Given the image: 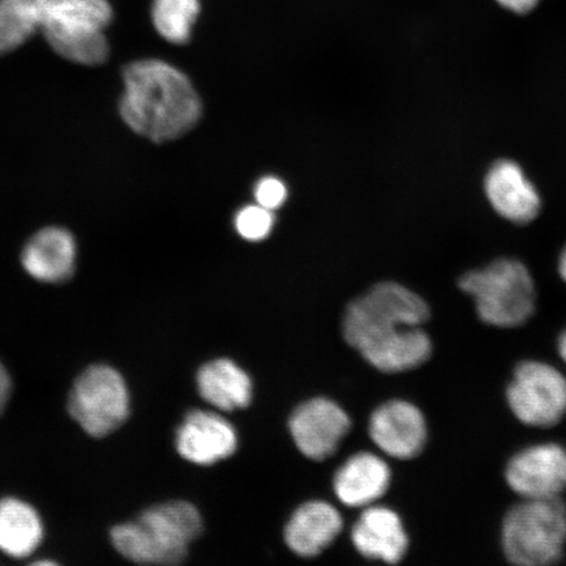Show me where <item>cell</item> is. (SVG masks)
I'll list each match as a JSON object with an SVG mask.
<instances>
[{"label": "cell", "instance_id": "6da1fadb", "mask_svg": "<svg viewBox=\"0 0 566 566\" xmlns=\"http://www.w3.org/2000/svg\"><path fill=\"white\" fill-rule=\"evenodd\" d=\"M429 317L428 303L419 294L400 283L381 282L346 308L345 342L381 373L413 370L433 349L422 329Z\"/></svg>", "mask_w": 566, "mask_h": 566}, {"label": "cell", "instance_id": "7a4b0ae2", "mask_svg": "<svg viewBox=\"0 0 566 566\" xmlns=\"http://www.w3.org/2000/svg\"><path fill=\"white\" fill-rule=\"evenodd\" d=\"M119 115L130 129L154 144L186 136L200 122L202 103L192 82L160 60L132 62L123 71Z\"/></svg>", "mask_w": 566, "mask_h": 566}, {"label": "cell", "instance_id": "3957f363", "mask_svg": "<svg viewBox=\"0 0 566 566\" xmlns=\"http://www.w3.org/2000/svg\"><path fill=\"white\" fill-rule=\"evenodd\" d=\"M202 531V516L195 505L169 501L113 527L111 539L118 554L134 564L180 566Z\"/></svg>", "mask_w": 566, "mask_h": 566}, {"label": "cell", "instance_id": "277c9868", "mask_svg": "<svg viewBox=\"0 0 566 566\" xmlns=\"http://www.w3.org/2000/svg\"><path fill=\"white\" fill-rule=\"evenodd\" d=\"M502 549L514 566H555L566 546L562 499L522 500L502 521Z\"/></svg>", "mask_w": 566, "mask_h": 566}, {"label": "cell", "instance_id": "5b68a950", "mask_svg": "<svg viewBox=\"0 0 566 566\" xmlns=\"http://www.w3.org/2000/svg\"><path fill=\"white\" fill-rule=\"evenodd\" d=\"M459 287L475 301L481 321L493 327H520L535 311L534 280L526 265L515 259H499L467 272Z\"/></svg>", "mask_w": 566, "mask_h": 566}, {"label": "cell", "instance_id": "8992f818", "mask_svg": "<svg viewBox=\"0 0 566 566\" xmlns=\"http://www.w3.org/2000/svg\"><path fill=\"white\" fill-rule=\"evenodd\" d=\"M112 20L109 0H51L41 31L62 59L97 66L109 56L105 31Z\"/></svg>", "mask_w": 566, "mask_h": 566}, {"label": "cell", "instance_id": "52a82bcc", "mask_svg": "<svg viewBox=\"0 0 566 566\" xmlns=\"http://www.w3.org/2000/svg\"><path fill=\"white\" fill-rule=\"evenodd\" d=\"M69 412L91 437L112 434L130 413L129 389L123 375L106 365L88 367L71 389Z\"/></svg>", "mask_w": 566, "mask_h": 566}, {"label": "cell", "instance_id": "ba28073f", "mask_svg": "<svg viewBox=\"0 0 566 566\" xmlns=\"http://www.w3.org/2000/svg\"><path fill=\"white\" fill-rule=\"evenodd\" d=\"M506 401L523 424L555 427L566 416V377L542 360H523L507 385Z\"/></svg>", "mask_w": 566, "mask_h": 566}, {"label": "cell", "instance_id": "9c48e42d", "mask_svg": "<svg viewBox=\"0 0 566 566\" xmlns=\"http://www.w3.org/2000/svg\"><path fill=\"white\" fill-rule=\"evenodd\" d=\"M505 480L521 500L562 499L566 491V448L555 442L528 446L509 460Z\"/></svg>", "mask_w": 566, "mask_h": 566}, {"label": "cell", "instance_id": "30bf717a", "mask_svg": "<svg viewBox=\"0 0 566 566\" xmlns=\"http://www.w3.org/2000/svg\"><path fill=\"white\" fill-rule=\"evenodd\" d=\"M350 428L348 413L327 398L302 402L289 420L290 434L296 448L315 462L334 455Z\"/></svg>", "mask_w": 566, "mask_h": 566}, {"label": "cell", "instance_id": "8fae6325", "mask_svg": "<svg viewBox=\"0 0 566 566\" xmlns=\"http://www.w3.org/2000/svg\"><path fill=\"white\" fill-rule=\"evenodd\" d=\"M369 433L377 448L399 460L419 457L428 442V424L419 407L391 400L375 409Z\"/></svg>", "mask_w": 566, "mask_h": 566}, {"label": "cell", "instance_id": "7c38bea8", "mask_svg": "<svg viewBox=\"0 0 566 566\" xmlns=\"http://www.w3.org/2000/svg\"><path fill=\"white\" fill-rule=\"evenodd\" d=\"M175 443L181 458L208 467L233 455L238 449V434L221 415L196 409L184 417Z\"/></svg>", "mask_w": 566, "mask_h": 566}, {"label": "cell", "instance_id": "4fadbf2b", "mask_svg": "<svg viewBox=\"0 0 566 566\" xmlns=\"http://www.w3.org/2000/svg\"><path fill=\"white\" fill-rule=\"evenodd\" d=\"M484 189L492 208L509 222L525 224L539 214L541 196L514 160L495 161L485 175Z\"/></svg>", "mask_w": 566, "mask_h": 566}, {"label": "cell", "instance_id": "5bb4252c", "mask_svg": "<svg viewBox=\"0 0 566 566\" xmlns=\"http://www.w3.org/2000/svg\"><path fill=\"white\" fill-rule=\"evenodd\" d=\"M77 244L73 232L49 226L32 235L21 251V265L35 281L63 283L73 277Z\"/></svg>", "mask_w": 566, "mask_h": 566}, {"label": "cell", "instance_id": "9a60e30c", "mask_svg": "<svg viewBox=\"0 0 566 566\" xmlns=\"http://www.w3.org/2000/svg\"><path fill=\"white\" fill-rule=\"evenodd\" d=\"M352 542L360 555L398 564L407 555L408 534L400 515L385 506H369L352 530Z\"/></svg>", "mask_w": 566, "mask_h": 566}, {"label": "cell", "instance_id": "2e32d148", "mask_svg": "<svg viewBox=\"0 0 566 566\" xmlns=\"http://www.w3.org/2000/svg\"><path fill=\"white\" fill-rule=\"evenodd\" d=\"M343 526L335 506L325 501H308L286 523V546L301 557L318 556L336 541Z\"/></svg>", "mask_w": 566, "mask_h": 566}, {"label": "cell", "instance_id": "e0dca14e", "mask_svg": "<svg viewBox=\"0 0 566 566\" xmlns=\"http://www.w3.org/2000/svg\"><path fill=\"white\" fill-rule=\"evenodd\" d=\"M391 484V470L371 452H358L339 467L334 486L337 499L350 507H369L384 497Z\"/></svg>", "mask_w": 566, "mask_h": 566}, {"label": "cell", "instance_id": "ac0fdd59", "mask_svg": "<svg viewBox=\"0 0 566 566\" xmlns=\"http://www.w3.org/2000/svg\"><path fill=\"white\" fill-rule=\"evenodd\" d=\"M198 394L221 412H233L251 405L253 386L250 375L229 358L212 359L197 374Z\"/></svg>", "mask_w": 566, "mask_h": 566}, {"label": "cell", "instance_id": "d6986e66", "mask_svg": "<svg viewBox=\"0 0 566 566\" xmlns=\"http://www.w3.org/2000/svg\"><path fill=\"white\" fill-rule=\"evenodd\" d=\"M44 526L38 512L18 499L0 500V551L7 556L25 558L39 548Z\"/></svg>", "mask_w": 566, "mask_h": 566}, {"label": "cell", "instance_id": "ffe728a7", "mask_svg": "<svg viewBox=\"0 0 566 566\" xmlns=\"http://www.w3.org/2000/svg\"><path fill=\"white\" fill-rule=\"evenodd\" d=\"M51 0H0V55L17 51L42 30Z\"/></svg>", "mask_w": 566, "mask_h": 566}, {"label": "cell", "instance_id": "44dd1931", "mask_svg": "<svg viewBox=\"0 0 566 566\" xmlns=\"http://www.w3.org/2000/svg\"><path fill=\"white\" fill-rule=\"evenodd\" d=\"M201 13V0H154L151 20L155 30L171 44L181 45L192 38Z\"/></svg>", "mask_w": 566, "mask_h": 566}, {"label": "cell", "instance_id": "7402d4cb", "mask_svg": "<svg viewBox=\"0 0 566 566\" xmlns=\"http://www.w3.org/2000/svg\"><path fill=\"white\" fill-rule=\"evenodd\" d=\"M235 226L240 237L250 240V242H260V240H264L273 229V212L272 210L260 207V205L247 207L238 212Z\"/></svg>", "mask_w": 566, "mask_h": 566}, {"label": "cell", "instance_id": "603a6c76", "mask_svg": "<svg viewBox=\"0 0 566 566\" xmlns=\"http://www.w3.org/2000/svg\"><path fill=\"white\" fill-rule=\"evenodd\" d=\"M254 197L260 207L268 210H275L286 201L287 189L277 177H264L254 189Z\"/></svg>", "mask_w": 566, "mask_h": 566}, {"label": "cell", "instance_id": "cb8c5ba5", "mask_svg": "<svg viewBox=\"0 0 566 566\" xmlns=\"http://www.w3.org/2000/svg\"><path fill=\"white\" fill-rule=\"evenodd\" d=\"M502 9L516 13V15H526V13L536 9L541 0H495Z\"/></svg>", "mask_w": 566, "mask_h": 566}, {"label": "cell", "instance_id": "d4e9b609", "mask_svg": "<svg viewBox=\"0 0 566 566\" xmlns=\"http://www.w3.org/2000/svg\"><path fill=\"white\" fill-rule=\"evenodd\" d=\"M11 395V378L4 366L0 364V413L9 401Z\"/></svg>", "mask_w": 566, "mask_h": 566}, {"label": "cell", "instance_id": "484cf974", "mask_svg": "<svg viewBox=\"0 0 566 566\" xmlns=\"http://www.w3.org/2000/svg\"><path fill=\"white\" fill-rule=\"evenodd\" d=\"M557 350H558V354H560L562 359L566 364V328L564 329L560 337H558Z\"/></svg>", "mask_w": 566, "mask_h": 566}, {"label": "cell", "instance_id": "4316f807", "mask_svg": "<svg viewBox=\"0 0 566 566\" xmlns=\"http://www.w3.org/2000/svg\"><path fill=\"white\" fill-rule=\"evenodd\" d=\"M558 273H560L562 279L566 282V245L560 254V260H558Z\"/></svg>", "mask_w": 566, "mask_h": 566}, {"label": "cell", "instance_id": "83f0119b", "mask_svg": "<svg viewBox=\"0 0 566 566\" xmlns=\"http://www.w3.org/2000/svg\"><path fill=\"white\" fill-rule=\"evenodd\" d=\"M28 566H60V565L54 562H51V560H40V562H34Z\"/></svg>", "mask_w": 566, "mask_h": 566}]
</instances>
